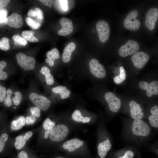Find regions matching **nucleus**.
Listing matches in <instances>:
<instances>
[{
    "label": "nucleus",
    "instance_id": "obj_36",
    "mask_svg": "<svg viewBox=\"0 0 158 158\" xmlns=\"http://www.w3.org/2000/svg\"><path fill=\"white\" fill-rule=\"evenodd\" d=\"M35 117L32 114L30 116L26 117L25 119L26 123L28 125L33 124L36 120Z\"/></svg>",
    "mask_w": 158,
    "mask_h": 158
},
{
    "label": "nucleus",
    "instance_id": "obj_24",
    "mask_svg": "<svg viewBox=\"0 0 158 158\" xmlns=\"http://www.w3.org/2000/svg\"><path fill=\"white\" fill-rule=\"evenodd\" d=\"M120 74L114 77V81L116 84H120L121 83L126 79V73L124 68L123 66H121L119 68Z\"/></svg>",
    "mask_w": 158,
    "mask_h": 158
},
{
    "label": "nucleus",
    "instance_id": "obj_53",
    "mask_svg": "<svg viewBox=\"0 0 158 158\" xmlns=\"http://www.w3.org/2000/svg\"><path fill=\"white\" fill-rule=\"evenodd\" d=\"M55 158H64L62 157H56Z\"/></svg>",
    "mask_w": 158,
    "mask_h": 158
},
{
    "label": "nucleus",
    "instance_id": "obj_20",
    "mask_svg": "<svg viewBox=\"0 0 158 158\" xmlns=\"http://www.w3.org/2000/svg\"><path fill=\"white\" fill-rule=\"evenodd\" d=\"M52 91L55 93L59 94L61 97L63 99L67 98L70 97L71 92L67 90L66 87L63 86H60L53 87Z\"/></svg>",
    "mask_w": 158,
    "mask_h": 158
},
{
    "label": "nucleus",
    "instance_id": "obj_47",
    "mask_svg": "<svg viewBox=\"0 0 158 158\" xmlns=\"http://www.w3.org/2000/svg\"><path fill=\"white\" fill-rule=\"evenodd\" d=\"M90 118L88 117H83L81 122L83 123H88L90 122Z\"/></svg>",
    "mask_w": 158,
    "mask_h": 158
},
{
    "label": "nucleus",
    "instance_id": "obj_17",
    "mask_svg": "<svg viewBox=\"0 0 158 158\" xmlns=\"http://www.w3.org/2000/svg\"><path fill=\"white\" fill-rule=\"evenodd\" d=\"M150 114L148 116L147 121L152 128L157 129L158 128V106L154 105L150 110Z\"/></svg>",
    "mask_w": 158,
    "mask_h": 158
},
{
    "label": "nucleus",
    "instance_id": "obj_10",
    "mask_svg": "<svg viewBox=\"0 0 158 158\" xmlns=\"http://www.w3.org/2000/svg\"><path fill=\"white\" fill-rule=\"evenodd\" d=\"M129 114L130 118L133 119H143L145 117L141 105L134 100L129 103Z\"/></svg>",
    "mask_w": 158,
    "mask_h": 158
},
{
    "label": "nucleus",
    "instance_id": "obj_50",
    "mask_svg": "<svg viewBox=\"0 0 158 158\" xmlns=\"http://www.w3.org/2000/svg\"><path fill=\"white\" fill-rule=\"evenodd\" d=\"M49 65L50 66H53L54 65V61L52 60L49 63Z\"/></svg>",
    "mask_w": 158,
    "mask_h": 158
},
{
    "label": "nucleus",
    "instance_id": "obj_7",
    "mask_svg": "<svg viewBox=\"0 0 158 158\" xmlns=\"http://www.w3.org/2000/svg\"><path fill=\"white\" fill-rule=\"evenodd\" d=\"M104 97L108 103L109 110L114 113H116L118 111L121 106L120 99L111 92H107Z\"/></svg>",
    "mask_w": 158,
    "mask_h": 158
},
{
    "label": "nucleus",
    "instance_id": "obj_43",
    "mask_svg": "<svg viewBox=\"0 0 158 158\" xmlns=\"http://www.w3.org/2000/svg\"><path fill=\"white\" fill-rule=\"evenodd\" d=\"M43 4L48 6L50 8H51L52 5V1L50 0H40Z\"/></svg>",
    "mask_w": 158,
    "mask_h": 158
},
{
    "label": "nucleus",
    "instance_id": "obj_8",
    "mask_svg": "<svg viewBox=\"0 0 158 158\" xmlns=\"http://www.w3.org/2000/svg\"><path fill=\"white\" fill-rule=\"evenodd\" d=\"M96 28L100 41L102 42L107 41L110 34V28L108 23L104 20H99L96 24Z\"/></svg>",
    "mask_w": 158,
    "mask_h": 158
},
{
    "label": "nucleus",
    "instance_id": "obj_27",
    "mask_svg": "<svg viewBox=\"0 0 158 158\" xmlns=\"http://www.w3.org/2000/svg\"><path fill=\"white\" fill-rule=\"evenodd\" d=\"M0 49L2 50L7 51L10 49L9 39L4 37L0 40Z\"/></svg>",
    "mask_w": 158,
    "mask_h": 158
},
{
    "label": "nucleus",
    "instance_id": "obj_12",
    "mask_svg": "<svg viewBox=\"0 0 158 158\" xmlns=\"http://www.w3.org/2000/svg\"><path fill=\"white\" fill-rule=\"evenodd\" d=\"M139 86L141 89L146 91V95L148 97L158 94V81L157 80L153 81L150 84L145 81H141L139 83Z\"/></svg>",
    "mask_w": 158,
    "mask_h": 158
},
{
    "label": "nucleus",
    "instance_id": "obj_13",
    "mask_svg": "<svg viewBox=\"0 0 158 158\" xmlns=\"http://www.w3.org/2000/svg\"><path fill=\"white\" fill-rule=\"evenodd\" d=\"M158 18V8H155L150 9L146 14L145 21L146 27L150 30H153Z\"/></svg>",
    "mask_w": 158,
    "mask_h": 158
},
{
    "label": "nucleus",
    "instance_id": "obj_51",
    "mask_svg": "<svg viewBox=\"0 0 158 158\" xmlns=\"http://www.w3.org/2000/svg\"><path fill=\"white\" fill-rule=\"evenodd\" d=\"M49 136V134L46 131H45V135H44V138L45 139H47Z\"/></svg>",
    "mask_w": 158,
    "mask_h": 158
},
{
    "label": "nucleus",
    "instance_id": "obj_19",
    "mask_svg": "<svg viewBox=\"0 0 158 158\" xmlns=\"http://www.w3.org/2000/svg\"><path fill=\"white\" fill-rule=\"evenodd\" d=\"M76 46L73 42H71L64 48L62 56V60L65 63L69 62L71 59L72 52L75 49Z\"/></svg>",
    "mask_w": 158,
    "mask_h": 158
},
{
    "label": "nucleus",
    "instance_id": "obj_46",
    "mask_svg": "<svg viewBox=\"0 0 158 158\" xmlns=\"http://www.w3.org/2000/svg\"><path fill=\"white\" fill-rule=\"evenodd\" d=\"M28 15L30 16H36L35 12L32 9H31L29 11L28 13Z\"/></svg>",
    "mask_w": 158,
    "mask_h": 158
},
{
    "label": "nucleus",
    "instance_id": "obj_49",
    "mask_svg": "<svg viewBox=\"0 0 158 158\" xmlns=\"http://www.w3.org/2000/svg\"><path fill=\"white\" fill-rule=\"evenodd\" d=\"M46 55L48 58L52 59L53 54L51 51H48Z\"/></svg>",
    "mask_w": 158,
    "mask_h": 158
},
{
    "label": "nucleus",
    "instance_id": "obj_30",
    "mask_svg": "<svg viewBox=\"0 0 158 158\" xmlns=\"http://www.w3.org/2000/svg\"><path fill=\"white\" fill-rule=\"evenodd\" d=\"M15 96L13 100L14 104L16 106L18 105L20 103L22 98V95L21 93L19 91H16L14 93Z\"/></svg>",
    "mask_w": 158,
    "mask_h": 158
},
{
    "label": "nucleus",
    "instance_id": "obj_23",
    "mask_svg": "<svg viewBox=\"0 0 158 158\" xmlns=\"http://www.w3.org/2000/svg\"><path fill=\"white\" fill-rule=\"evenodd\" d=\"M34 31L30 30L24 31L22 32V35L26 40L30 42H37L39 40L34 36Z\"/></svg>",
    "mask_w": 158,
    "mask_h": 158
},
{
    "label": "nucleus",
    "instance_id": "obj_44",
    "mask_svg": "<svg viewBox=\"0 0 158 158\" xmlns=\"http://www.w3.org/2000/svg\"><path fill=\"white\" fill-rule=\"evenodd\" d=\"M18 158H28L27 153L25 151L20 152L18 155Z\"/></svg>",
    "mask_w": 158,
    "mask_h": 158
},
{
    "label": "nucleus",
    "instance_id": "obj_11",
    "mask_svg": "<svg viewBox=\"0 0 158 158\" xmlns=\"http://www.w3.org/2000/svg\"><path fill=\"white\" fill-rule=\"evenodd\" d=\"M149 59V55L143 51L136 52L131 58L134 66L139 69L143 68Z\"/></svg>",
    "mask_w": 158,
    "mask_h": 158
},
{
    "label": "nucleus",
    "instance_id": "obj_33",
    "mask_svg": "<svg viewBox=\"0 0 158 158\" xmlns=\"http://www.w3.org/2000/svg\"><path fill=\"white\" fill-rule=\"evenodd\" d=\"M7 10L5 8H0V23L4 22L7 18Z\"/></svg>",
    "mask_w": 158,
    "mask_h": 158
},
{
    "label": "nucleus",
    "instance_id": "obj_42",
    "mask_svg": "<svg viewBox=\"0 0 158 158\" xmlns=\"http://www.w3.org/2000/svg\"><path fill=\"white\" fill-rule=\"evenodd\" d=\"M10 1L9 0H0V8H5Z\"/></svg>",
    "mask_w": 158,
    "mask_h": 158
},
{
    "label": "nucleus",
    "instance_id": "obj_18",
    "mask_svg": "<svg viewBox=\"0 0 158 158\" xmlns=\"http://www.w3.org/2000/svg\"><path fill=\"white\" fill-rule=\"evenodd\" d=\"M84 141L77 138H75L65 142L63 145V148L72 152L83 146Z\"/></svg>",
    "mask_w": 158,
    "mask_h": 158
},
{
    "label": "nucleus",
    "instance_id": "obj_38",
    "mask_svg": "<svg viewBox=\"0 0 158 158\" xmlns=\"http://www.w3.org/2000/svg\"><path fill=\"white\" fill-rule=\"evenodd\" d=\"M62 9L64 11H66L68 9V1L66 0H59Z\"/></svg>",
    "mask_w": 158,
    "mask_h": 158
},
{
    "label": "nucleus",
    "instance_id": "obj_40",
    "mask_svg": "<svg viewBox=\"0 0 158 158\" xmlns=\"http://www.w3.org/2000/svg\"><path fill=\"white\" fill-rule=\"evenodd\" d=\"M3 69L0 68V80H4L8 77L7 74L3 71Z\"/></svg>",
    "mask_w": 158,
    "mask_h": 158
},
{
    "label": "nucleus",
    "instance_id": "obj_22",
    "mask_svg": "<svg viewBox=\"0 0 158 158\" xmlns=\"http://www.w3.org/2000/svg\"><path fill=\"white\" fill-rule=\"evenodd\" d=\"M40 72L45 75L47 84L52 85L54 83L53 77L50 73V70L47 67L44 66L42 67Z\"/></svg>",
    "mask_w": 158,
    "mask_h": 158
},
{
    "label": "nucleus",
    "instance_id": "obj_28",
    "mask_svg": "<svg viewBox=\"0 0 158 158\" xmlns=\"http://www.w3.org/2000/svg\"><path fill=\"white\" fill-rule=\"evenodd\" d=\"M25 21L27 24L33 29H36L39 28L40 26V23L36 22L33 20L31 18L29 17L26 18Z\"/></svg>",
    "mask_w": 158,
    "mask_h": 158
},
{
    "label": "nucleus",
    "instance_id": "obj_32",
    "mask_svg": "<svg viewBox=\"0 0 158 158\" xmlns=\"http://www.w3.org/2000/svg\"><path fill=\"white\" fill-rule=\"evenodd\" d=\"M72 116L73 119L77 122H81L83 117L80 111L78 110H75L73 112Z\"/></svg>",
    "mask_w": 158,
    "mask_h": 158
},
{
    "label": "nucleus",
    "instance_id": "obj_54",
    "mask_svg": "<svg viewBox=\"0 0 158 158\" xmlns=\"http://www.w3.org/2000/svg\"><path fill=\"white\" fill-rule=\"evenodd\" d=\"M139 158H140V157Z\"/></svg>",
    "mask_w": 158,
    "mask_h": 158
},
{
    "label": "nucleus",
    "instance_id": "obj_29",
    "mask_svg": "<svg viewBox=\"0 0 158 158\" xmlns=\"http://www.w3.org/2000/svg\"><path fill=\"white\" fill-rule=\"evenodd\" d=\"M6 96L4 101V104L7 107H10L12 105V99L11 98V96L13 93L12 90L10 89H8L6 91Z\"/></svg>",
    "mask_w": 158,
    "mask_h": 158
},
{
    "label": "nucleus",
    "instance_id": "obj_35",
    "mask_svg": "<svg viewBox=\"0 0 158 158\" xmlns=\"http://www.w3.org/2000/svg\"><path fill=\"white\" fill-rule=\"evenodd\" d=\"M30 110L32 114L37 117H40L41 114L40 109L37 107H31Z\"/></svg>",
    "mask_w": 158,
    "mask_h": 158
},
{
    "label": "nucleus",
    "instance_id": "obj_45",
    "mask_svg": "<svg viewBox=\"0 0 158 158\" xmlns=\"http://www.w3.org/2000/svg\"><path fill=\"white\" fill-rule=\"evenodd\" d=\"M33 133L32 131H30L26 133L24 135V138L27 141L29 140L32 135Z\"/></svg>",
    "mask_w": 158,
    "mask_h": 158
},
{
    "label": "nucleus",
    "instance_id": "obj_5",
    "mask_svg": "<svg viewBox=\"0 0 158 158\" xmlns=\"http://www.w3.org/2000/svg\"><path fill=\"white\" fill-rule=\"evenodd\" d=\"M16 57L18 63L24 70L29 71L34 68L35 60L34 57L27 56L22 52L17 54Z\"/></svg>",
    "mask_w": 158,
    "mask_h": 158
},
{
    "label": "nucleus",
    "instance_id": "obj_41",
    "mask_svg": "<svg viewBox=\"0 0 158 158\" xmlns=\"http://www.w3.org/2000/svg\"><path fill=\"white\" fill-rule=\"evenodd\" d=\"M51 121V120L48 118L46 119L44 121L43 126V127L45 130V131H46L47 130L49 125Z\"/></svg>",
    "mask_w": 158,
    "mask_h": 158
},
{
    "label": "nucleus",
    "instance_id": "obj_31",
    "mask_svg": "<svg viewBox=\"0 0 158 158\" xmlns=\"http://www.w3.org/2000/svg\"><path fill=\"white\" fill-rule=\"evenodd\" d=\"M8 138V135L6 133H3L0 138V153L3 150L5 142L7 141Z\"/></svg>",
    "mask_w": 158,
    "mask_h": 158
},
{
    "label": "nucleus",
    "instance_id": "obj_2",
    "mask_svg": "<svg viewBox=\"0 0 158 158\" xmlns=\"http://www.w3.org/2000/svg\"><path fill=\"white\" fill-rule=\"evenodd\" d=\"M69 130L63 124H59L52 128L49 135L50 139L52 141L59 142L64 140L67 136Z\"/></svg>",
    "mask_w": 158,
    "mask_h": 158
},
{
    "label": "nucleus",
    "instance_id": "obj_48",
    "mask_svg": "<svg viewBox=\"0 0 158 158\" xmlns=\"http://www.w3.org/2000/svg\"><path fill=\"white\" fill-rule=\"evenodd\" d=\"M6 65V63L4 61H0V68L4 69Z\"/></svg>",
    "mask_w": 158,
    "mask_h": 158
},
{
    "label": "nucleus",
    "instance_id": "obj_39",
    "mask_svg": "<svg viewBox=\"0 0 158 158\" xmlns=\"http://www.w3.org/2000/svg\"><path fill=\"white\" fill-rule=\"evenodd\" d=\"M35 11V12L36 16L40 19H43V13L41 10L39 8H36Z\"/></svg>",
    "mask_w": 158,
    "mask_h": 158
},
{
    "label": "nucleus",
    "instance_id": "obj_1",
    "mask_svg": "<svg viewBox=\"0 0 158 158\" xmlns=\"http://www.w3.org/2000/svg\"><path fill=\"white\" fill-rule=\"evenodd\" d=\"M121 135L126 142L140 146L147 142L152 134V128L144 119H124Z\"/></svg>",
    "mask_w": 158,
    "mask_h": 158
},
{
    "label": "nucleus",
    "instance_id": "obj_26",
    "mask_svg": "<svg viewBox=\"0 0 158 158\" xmlns=\"http://www.w3.org/2000/svg\"><path fill=\"white\" fill-rule=\"evenodd\" d=\"M15 44L20 46H25L27 44L26 40L21 37L19 34L14 35L12 37Z\"/></svg>",
    "mask_w": 158,
    "mask_h": 158
},
{
    "label": "nucleus",
    "instance_id": "obj_52",
    "mask_svg": "<svg viewBox=\"0 0 158 158\" xmlns=\"http://www.w3.org/2000/svg\"><path fill=\"white\" fill-rule=\"evenodd\" d=\"M52 60V59L47 58L45 59V61L47 63H49Z\"/></svg>",
    "mask_w": 158,
    "mask_h": 158
},
{
    "label": "nucleus",
    "instance_id": "obj_3",
    "mask_svg": "<svg viewBox=\"0 0 158 158\" xmlns=\"http://www.w3.org/2000/svg\"><path fill=\"white\" fill-rule=\"evenodd\" d=\"M29 97L30 101L36 107L43 111L48 110L51 105V102L48 98L35 93H31Z\"/></svg>",
    "mask_w": 158,
    "mask_h": 158
},
{
    "label": "nucleus",
    "instance_id": "obj_4",
    "mask_svg": "<svg viewBox=\"0 0 158 158\" xmlns=\"http://www.w3.org/2000/svg\"><path fill=\"white\" fill-rule=\"evenodd\" d=\"M138 11L136 9L130 12L124 20L123 25L126 29L135 31L139 29L140 25V22L136 18Z\"/></svg>",
    "mask_w": 158,
    "mask_h": 158
},
{
    "label": "nucleus",
    "instance_id": "obj_21",
    "mask_svg": "<svg viewBox=\"0 0 158 158\" xmlns=\"http://www.w3.org/2000/svg\"><path fill=\"white\" fill-rule=\"evenodd\" d=\"M25 119L22 116H19L16 120H14L11 123V128L13 130L21 129L25 125Z\"/></svg>",
    "mask_w": 158,
    "mask_h": 158
},
{
    "label": "nucleus",
    "instance_id": "obj_16",
    "mask_svg": "<svg viewBox=\"0 0 158 158\" xmlns=\"http://www.w3.org/2000/svg\"><path fill=\"white\" fill-rule=\"evenodd\" d=\"M4 23L11 27L19 28L22 26L23 21L20 15L14 13L7 18Z\"/></svg>",
    "mask_w": 158,
    "mask_h": 158
},
{
    "label": "nucleus",
    "instance_id": "obj_14",
    "mask_svg": "<svg viewBox=\"0 0 158 158\" xmlns=\"http://www.w3.org/2000/svg\"><path fill=\"white\" fill-rule=\"evenodd\" d=\"M134 146H128L114 152L113 158H133L136 153Z\"/></svg>",
    "mask_w": 158,
    "mask_h": 158
},
{
    "label": "nucleus",
    "instance_id": "obj_37",
    "mask_svg": "<svg viewBox=\"0 0 158 158\" xmlns=\"http://www.w3.org/2000/svg\"><path fill=\"white\" fill-rule=\"evenodd\" d=\"M51 51L53 54L52 60L54 61L55 59H58L59 58V52L58 49L54 48L51 50Z\"/></svg>",
    "mask_w": 158,
    "mask_h": 158
},
{
    "label": "nucleus",
    "instance_id": "obj_25",
    "mask_svg": "<svg viewBox=\"0 0 158 158\" xmlns=\"http://www.w3.org/2000/svg\"><path fill=\"white\" fill-rule=\"evenodd\" d=\"M26 141L23 135H19L16 138L15 143V148L18 150L22 149L25 145Z\"/></svg>",
    "mask_w": 158,
    "mask_h": 158
},
{
    "label": "nucleus",
    "instance_id": "obj_15",
    "mask_svg": "<svg viewBox=\"0 0 158 158\" xmlns=\"http://www.w3.org/2000/svg\"><path fill=\"white\" fill-rule=\"evenodd\" d=\"M60 22L62 29L58 32L59 35L65 36L72 32L73 30V27L71 20L66 17H63L60 19Z\"/></svg>",
    "mask_w": 158,
    "mask_h": 158
},
{
    "label": "nucleus",
    "instance_id": "obj_34",
    "mask_svg": "<svg viewBox=\"0 0 158 158\" xmlns=\"http://www.w3.org/2000/svg\"><path fill=\"white\" fill-rule=\"evenodd\" d=\"M6 88L0 85V102H4L6 95Z\"/></svg>",
    "mask_w": 158,
    "mask_h": 158
},
{
    "label": "nucleus",
    "instance_id": "obj_6",
    "mask_svg": "<svg viewBox=\"0 0 158 158\" xmlns=\"http://www.w3.org/2000/svg\"><path fill=\"white\" fill-rule=\"evenodd\" d=\"M138 43L135 41L129 40L119 49L118 54L120 56L124 57L131 55L137 52L139 49Z\"/></svg>",
    "mask_w": 158,
    "mask_h": 158
},
{
    "label": "nucleus",
    "instance_id": "obj_9",
    "mask_svg": "<svg viewBox=\"0 0 158 158\" xmlns=\"http://www.w3.org/2000/svg\"><path fill=\"white\" fill-rule=\"evenodd\" d=\"M89 66L90 72L97 78H102L106 76V71L105 67L99 63L97 59H91L89 62Z\"/></svg>",
    "mask_w": 158,
    "mask_h": 158
}]
</instances>
